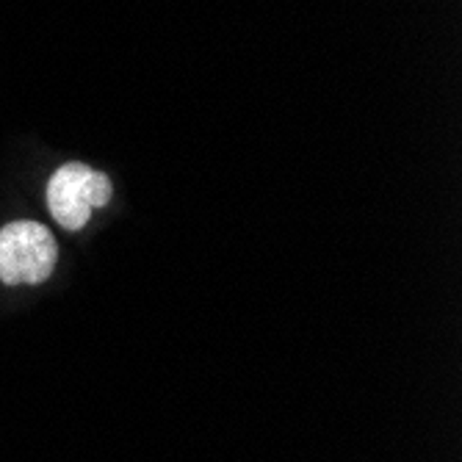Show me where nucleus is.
<instances>
[{
  "label": "nucleus",
  "instance_id": "nucleus-2",
  "mask_svg": "<svg viewBox=\"0 0 462 462\" xmlns=\"http://www.w3.org/2000/svg\"><path fill=\"white\" fill-rule=\"evenodd\" d=\"M111 199V180L83 163H64L48 183V208L53 219L67 230H80L95 208Z\"/></svg>",
  "mask_w": 462,
  "mask_h": 462
},
{
  "label": "nucleus",
  "instance_id": "nucleus-1",
  "mask_svg": "<svg viewBox=\"0 0 462 462\" xmlns=\"http://www.w3.org/2000/svg\"><path fill=\"white\" fill-rule=\"evenodd\" d=\"M59 261V246L39 222H12L0 230V280L6 285L45 282Z\"/></svg>",
  "mask_w": 462,
  "mask_h": 462
}]
</instances>
